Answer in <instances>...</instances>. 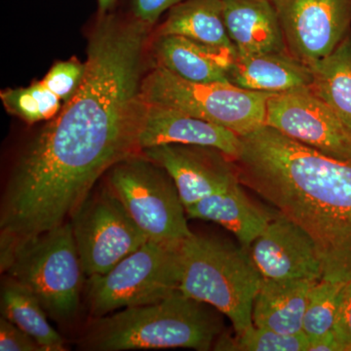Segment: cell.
<instances>
[{"instance_id": "obj_30", "label": "cell", "mask_w": 351, "mask_h": 351, "mask_svg": "<svg viewBox=\"0 0 351 351\" xmlns=\"http://www.w3.org/2000/svg\"><path fill=\"white\" fill-rule=\"evenodd\" d=\"M309 351H343V346L339 343L334 332L331 331L323 335L319 338L309 341Z\"/></svg>"}, {"instance_id": "obj_17", "label": "cell", "mask_w": 351, "mask_h": 351, "mask_svg": "<svg viewBox=\"0 0 351 351\" xmlns=\"http://www.w3.org/2000/svg\"><path fill=\"white\" fill-rule=\"evenodd\" d=\"M154 53L157 66L191 82H230L228 71L235 51L212 47L181 36H158Z\"/></svg>"}, {"instance_id": "obj_29", "label": "cell", "mask_w": 351, "mask_h": 351, "mask_svg": "<svg viewBox=\"0 0 351 351\" xmlns=\"http://www.w3.org/2000/svg\"><path fill=\"white\" fill-rule=\"evenodd\" d=\"M182 2V0H131L134 20L147 27L154 25L168 9Z\"/></svg>"}, {"instance_id": "obj_4", "label": "cell", "mask_w": 351, "mask_h": 351, "mask_svg": "<svg viewBox=\"0 0 351 351\" xmlns=\"http://www.w3.org/2000/svg\"><path fill=\"white\" fill-rule=\"evenodd\" d=\"M181 265L182 294L225 314L237 335L253 326V304L263 276L250 251L193 233L181 245Z\"/></svg>"}, {"instance_id": "obj_26", "label": "cell", "mask_w": 351, "mask_h": 351, "mask_svg": "<svg viewBox=\"0 0 351 351\" xmlns=\"http://www.w3.org/2000/svg\"><path fill=\"white\" fill-rule=\"evenodd\" d=\"M84 73L85 63L73 58L55 64L41 82L62 101H68L80 89Z\"/></svg>"}, {"instance_id": "obj_5", "label": "cell", "mask_w": 351, "mask_h": 351, "mask_svg": "<svg viewBox=\"0 0 351 351\" xmlns=\"http://www.w3.org/2000/svg\"><path fill=\"white\" fill-rule=\"evenodd\" d=\"M0 254L1 272L29 289L47 315L63 322L75 317L85 274L71 221Z\"/></svg>"}, {"instance_id": "obj_11", "label": "cell", "mask_w": 351, "mask_h": 351, "mask_svg": "<svg viewBox=\"0 0 351 351\" xmlns=\"http://www.w3.org/2000/svg\"><path fill=\"white\" fill-rule=\"evenodd\" d=\"M288 52L311 66L350 32L351 0H270Z\"/></svg>"}, {"instance_id": "obj_7", "label": "cell", "mask_w": 351, "mask_h": 351, "mask_svg": "<svg viewBox=\"0 0 351 351\" xmlns=\"http://www.w3.org/2000/svg\"><path fill=\"white\" fill-rule=\"evenodd\" d=\"M182 243L147 241L107 274L88 277L92 315L156 304L174 294L181 280Z\"/></svg>"}, {"instance_id": "obj_1", "label": "cell", "mask_w": 351, "mask_h": 351, "mask_svg": "<svg viewBox=\"0 0 351 351\" xmlns=\"http://www.w3.org/2000/svg\"><path fill=\"white\" fill-rule=\"evenodd\" d=\"M77 92L20 157L0 208V232L32 239L66 223L101 176L138 154L147 25L101 14Z\"/></svg>"}, {"instance_id": "obj_31", "label": "cell", "mask_w": 351, "mask_h": 351, "mask_svg": "<svg viewBox=\"0 0 351 351\" xmlns=\"http://www.w3.org/2000/svg\"><path fill=\"white\" fill-rule=\"evenodd\" d=\"M117 0H98L99 9L101 14H106L110 9L112 8Z\"/></svg>"}, {"instance_id": "obj_25", "label": "cell", "mask_w": 351, "mask_h": 351, "mask_svg": "<svg viewBox=\"0 0 351 351\" xmlns=\"http://www.w3.org/2000/svg\"><path fill=\"white\" fill-rule=\"evenodd\" d=\"M217 339L213 346L215 350L304 351L309 343L304 332L282 334L254 325L234 339L221 335Z\"/></svg>"}, {"instance_id": "obj_21", "label": "cell", "mask_w": 351, "mask_h": 351, "mask_svg": "<svg viewBox=\"0 0 351 351\" xmlns=\"http://www.w3.org/2000/svg\"><path fill=\"white\" fill-rule=\"evenodd\" d=\"M311 91L325 101L351 134V34L311 66Z\"/></svg>"}, {"instance_id": "obj_10", "label": "cell", "mask_w": 351, "mask_h": 351, "mask_svg": "<svg viewBox=\"0 0 351 351\" xmlns=\"http://www.w3.org/2000/svg\"><path fill=\"white\" fill-rule=\"evenodd\" d=\"M265 125L332 158L351 162V134L311 89L272 94Z\"/></svg>"}, {"instance_id": "obj_24", "label": "cell", "mask_w": 351, "mask_h": 351, "mask_svg": "<svg viewBox=\"0 0 351 351\" xmlns=\"http://www.w3.org/2000/svg\"><path fill=\"white\" fill-rule=\"evenodd\" d=\"M345 283L320 280L311 289L302 332L308 341L332 331Z\"/></svg>"}, {"instance_id": "obj_16", "label": "cell", "mask_w": 351, "mask_h": 351, "mask_svg": "<svg viewBox=\"0 0 351 351\" xmlns=\"http://www.w3.org/2000/svg\"><path fill=\"white\" fill-rule=\"evenodd\" d=\"M228 80L242 89L283 94L311 89L313 75L311 66L285 51L237 56L228 71Z\"/></svg>"}, {"instance_id": "obj_6", "label": "cell", "mask_w": 351, "mask_h": 351, "mask_svg": "<svg viewBox=\"0 0 351 351\" xmlns=\"http://www.w3.org/2000/svg\"><path fill=\"white\" fill-rule=\"evenodd\" d=\"M145 104L206 120L243 137L265 125L272 94L250 91L230 82H191L157 66L141 84Z\"/></svg>"}, {"instance_id": "obj_3", "label": "cell", "mask_w": 351, "mask_h": 351, "mask_svg": "<svg viewBox=\"0 0 351 351\" xmlns=\"http://www.w3.org/2000/svg\"><path fill=\"white\" fill-rule=\"evenodd\" d=\"M205 304L178 290L156 304L126 307L112 315L94 317L78 346L89 351L209 350L221 334L223 325Z\"/></svg>"}, {"instance_id": "obj_18", "label": "cell", "mask_w": 351, "mask_h": 351, "mask_svg": "<svg viewBox=\"0 0 351 351\" xmlns=\"http://www.w3.org/2000/svg\"><path fill=\"white\" fill-rule=\"evenodd\" d=\"M186 211L189 218L211 221L223 226L249 251L274 216L247 196L240 181L225 191L197 201L186 207Z\"/></svg>"}, {"instance_id": "obj_2", "label": "cell", "mask_w": 351, "mask_h": 351, "mask_svg": "<svg viewBox=\"0 0 351 351\" xmlns=\"http://www.w3.org/2000/svg\"><path fill=\"white\" fill-rule=\"evenodd\" d=\"M233 162L242 186L311 237L322 280H350L351 162L325 156L267 125L241 137Z\"/></svg>"}, {"instance_id": "obj_28", "label": "cell", "mask_w": 351, "mask_h": 351, "mask_svg": "<svg viewBox=\"0 0 351 351\" xmlns=\"http://www.w3.org/2000/svg\"><path fill=\"white\" fill-rule=\"evenodd\" d=\"M332 332L343 351H351V279L343 285Z\"/></svg>"}, {"instance_id": "obj_13", "label": "cell", "mask_w": 351, "mask_h": 351, "mask_svg": "<svg viewBox=\"0 0 351 351\" xmlns=\"http://www.w3.org/2000/svg\"><path fill=\"white\" fill-rule=\"evenodd\" d=\"M250 254L265 278L322 280V265L313 240L278 212L252 244Z\"/></svg>"}, {"instance_id": "obj_12", "label": "cell", "mask_w": 351, "mask_h": 351, "mask_svg": "<svg viewBox=\"0 0 351 351\" xmlns=\"http://www.w3.org/2000/svg\"><path fill=\"white\" fill-rule=\"evenodd\" d=\"M142 152L170 175L186 208L239 182L232 159L212 147L170 144Z\"/></svg>"}, {"instance_id": "obj_22", "label": "cell", "mask_w": 351, "mask_h": 351, "mask_svg": "<svg viewBox=\"0 0 351 351\" xmlns=\"http://www.w3.org/2000/svg\"><path fill=\"white\" fill-rule=\"evenodd\" d=\"M1 316L27 332L43 351L66 350L64 339L47 321L40 302L25 286L9 276L2 282Z\"/></svg>"}, {"instance_id": "obj_9", "label": "cell", "mask_w": 351, "mask_h": 351, "mask_svg": "<svg viewBox=\"0 0 351 351\" xmlns=\"http://www.w3.org/2000/svg\"><path fill=\"white\" fill-rule=\"evenodd\" d=\"M71 223L87 278L107 274L149 241L108 184L90 193Z\"/></svg>"}, {"instance_id": "obj_27", "label": "cell", "mask_w": 351, "mask_h": 351, "mask_svg": "<svg viewBox=\"0 0 351 351\" xmlns=\"http://www.w3.org/2000/svg\"><path fill=\"white\" fill-rule=\"evenodd\" d=\"M0 350L43 351L36 339L3 316L0 317Z\"/></svg>"}, {"instance_id": "obj_15", "label": "cell", "mask_w": 351, "mask_h": 351, "mask_svg": "<svg viewBox=\"0 0 351 351\" xmlns=\"http://www.w3.org/2000/svg\"><path fill=\"white\" fill-rule=\"evenodd\" d=\"M223 19L237 56L285 52V38L270 0H223Z\"/></svg>"}, {"instance_id": "obj_20", "label": "cell", "mask_w": 351, "mask_h": 351, "mask_svg": "<svg viewBox=\"0 0 351 351\" xmlns=\"http://www.w3.org/2000/svg\"><path fill=\"white\" fill-rule=\"evenodd\" d=\"M169 34L237 52L226 31L223 0L180 2L171 8L167 19L159 29L158 36Z\"/></svg>"}, {"instance_id": "obj_19", "label": "cell", "mask_w": 351, "mask_h": 351, "mask_svg": "<svg viewBox=\"0 0 351 351\" xmlns=\"http://www.w3.org/2000/svg\"><path fill=\"white\" fill-rule=\"evenodd\" d=\"M318 281L263 277L253 304L254 326L282 334L302 332L304 313L311 289Z\"/></svg>"}, {"instance_id": "obj_8", "label": "cell", "mask_w": 351, "mask_h": 351, "mask_svg": "<svg viewBox=\"0 0 351 351\" xmlns=\"http://www.w3.org/2000/svg\"><path fill=\"white\" fill-rule=\"evenodd\" d=\"M108 184L149 241L182 243L193 234L174 181L147 156L135 154L113 166Z\"/></svg>"}, {"instance_id": "obj_14", "label": "cell", "mask_w": 351, "mask_h": 351, "mask_svg": "<svg viewBox=\"0 0 351 351\" xmlns=\"http://www.w3.org/2000/svg\"><path fill=\"white\" fill-rule=\"evenodd\" d=\"M170 144L212 147L234 160L241 149V137L206 120L143 101L138 137L141 151Z\"/></svg>"}, {"instance_id": "obj_23", "label": "cell", "mask_w": 351, "mask_h": 351, "mask_svg": "<svg viewBox=\"0 0 351 351\" xmlns=\"http://www.w3.org/2000/svg\"><path fill=\"white\" fill-rule=\"evenodd\" d=\"M1 100L9 112L29 123L54 119L61 110V99L43 82L6 90L1 93Z\"/></svg>"}]
</instances>
